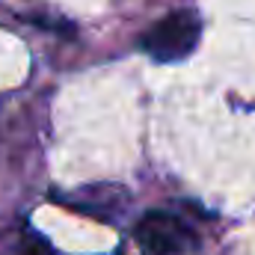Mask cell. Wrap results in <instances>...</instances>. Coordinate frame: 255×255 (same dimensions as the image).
<instances>
[{"mask_svg":"<svg viewBox=\"0 0 255 255\" xmlns=\"http://www.w3.org/2000/svg\"><path fill=\"white\" fill-rule=\"evenodd\" d=\"M202 21L193 9H172L139 36V48L157 63H178L199 45Z\"/></svg>","mask_w":255,"mask_h":255,"instance_id":"cell-1","label":"cell"},{"mask_svg":"<svg viewBox=\"0 0 255 255\" xmlns=\"http://www.w3.org/2000/svg\"><path fill=\"white\" fill-rule=\"evenodd\" d=\"M133 235H136L139 247L145 250V255H181L196 247V238H193L190 229L163 211L142 214Z\"/></svg>","mask_w":255,"mask_h":255,"instance_id":"cell-2","label":"cell"}]
</instances>
